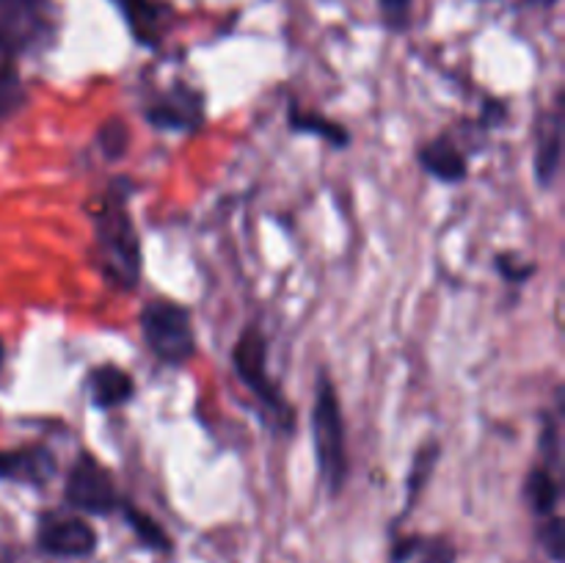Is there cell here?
<instances>
[{"instance_id":"obj_1","label":"cell","mask_w":565,"mask_h":563,"mask_svg":"<svg viewBox=\"0 0 565 563\" xmlns=\"http://www.w3.org/2000/svg\"><path fill=\"white\" fill-rule=\"evenodd\" d=\"M130 180H116L94 213V259L99 274L121 290L141 282V241L130 215Z\"/></svg>"},{"instance_id":"obj_2","label":"cell","mask_w":565,"mask_h":563,"mask_svg":"<svg viewBox=\"0 0 565 563\" xmlns=\"http://www.w3.org/2000/svg\"><path fill=\"white\" fill-rule=\"evenodd\" d=\"M312 445L318 458V475L323 480L326 491L331 497L340 495L348 484V439H345V417H342L337 386L326 370L318 373L315 384V406H312Z\"/></svg>"},{"instance_id":"obj_3","label":"cell","mask_w":565,"mask_h":563,"mask_svg":"<svg viewBox=\"0 0 565 563\" xmlns=\"http://www.w3.org/2000/svg\"><path fill=\"white\" fill-rule=\"evenodd\" d=\"M232 364H235L237 379L243 381V386L252 392L254 401L265 412V423L274 431L290 434L296 428V414L281 395L279 384L268 375V340L257 323H248L241 331L235 348H232Z\"/></svg>"},{"instance_id":"obj_4","label":"cell","mask_w":565,"mask_h":563,"mask_svg":"<svg viewBox=\"0 0 565 563\" xmlns=\"http://www.w3.org/2000/svg\"><path fill=\"white\" fill-rule=\"evenodd\" d=\"M141 337L149 353L171 368H182L196 353L191 309L169 298H154L141 309Z\"/></svg>"},{"instance_id":"obj_5","label":"cell","mask_w":565,"mask_h":563,"mask_svg":"<svg viewBox=\"0 0 565 563\" xmlns=\"http://www.w3.org/2000/svg\"><path fill=\"white\" fill-rule=\"evenodd\" d=\"M64 500L70 508L81 513H92V517H110V513H119L121 506H125L114 484V475L92 453H81L72 464L70 475H66Z\"/></svg>"},{"instance_id":"obj_6","label":"cell","mask_w":565,"mask_h":563,"mask_svg":"<svg viewBox=\"0 0 565 563\" xmlns=\"http://www.w3.org/2000/svg\"><path fill=\"white\" fill-rule=\"evenodd\" d=\"M0 36L14 53L42 47L53 36V6L50 0H0Z\"/></svg>"},{"instance_id":"obj_7","label":"cell","mask_w":565,"mask_h":563,"mask_svg":"<svg viewBox=\"0 0 565 563\" xmlns=\"http://www.w3.org/2000/svg\"><path fill=\"white\" fill-rule=\"evenodd\" d=\"M143 116L158 130L193 132L204 125V97L188 83H177L169 92L158 94Z\"/></svg>"},{"instance_id":"obj_8","label":"cell","mask_w":565,"mask_h":563,"mask_svg":"<svg viewBox=\"0 0 565 563\" xmlns=\"http://www.w3.org/2000/svg\"><path fill=\"white\" fill-rule=\"evenodd\" d=\"M36 541L53 557H88L97 550V530L81 517H44Z\"/></svg>"},{"instance_id":"obj_9","label":"cell","mask_w":565,"mask_h":563,"mask_svg":"<svg viewBox=\"0 0 565 563\" xmlns=\"http://www.w3.org/2000/svg\"><path fill=\"white\" fill-rule=\"evenodd\" d=\"M58 472L55 453L44 445H25L0 453V478L11 484L47 486Z\"/></svg>"},{"instance_id":"obj_10","label":"cell","mask_w":565,"mask_h":563,"mask_svg":"<svg viewBox=\"0 0 565 563\" xmlns=\"http://www.w3.org/2000/svg\"><path fill=\"white\" fill-rule=\"evenodd\" d=\"M563 166V105L557 94V105L544 114L535 138V180L541 188L555 185Z\"/></svg>"},{"instance_id":"obj_11","label":"cell","mask_w":565,"mask_h":563,"mask_svg":"<svg viewBox=\"0 0 565 563\" xmlns=\"http://www.w3.org/2000/svg\"><path fill=\"white\" fill-rule=\"evenodd\" d=\"M88 395H92L94 408L99 412H114L125 406L136 395V379L119 364H97L88 373Z\"/></svg>"},{"instance_id":"obj_12","label":"cell","mask_w":565,"mask_h":563,"mask_svg":"<svg viewBox=\"0 0 565 563\" xmlns=\"http://www.w3.org/2000/svg\"><path fill=\"white\" fill-rule=\"evenodd\" d=\"M114 3L119 6L136 42L143 47H158L166 31V20H169V6L160 0H114Z\"/></svg>"},{"instance_id":"obj_13","label":"cell","mask_w":565,"mask_h":563,"mask_svg":"<svg viewBox=\"0 0 565 563\" xmlns=\"http://www.w3.org/2000/svg\"><path fill=\"white\" fill-rule=\"evenodd\" d=\"M419 166H423L434 180L447 182V185L463 182L469 177L467 155L461 152V147H458L450 136H439L434 138V141L425 144V147L419 149Z\"/></svg>"},{"instance_id":"obj_14","label":"cell","mask_w":565,"mask_h":563,"mask_svg":"<svg viewBox=\"0 0 565 563\" xmlns=\"http://www.w3.org/2000/svg\"><path fill=\"white\" fill-rule=\"evenodd\" d=\"M524 500L539 517H552L557 511V502H561V484L555 478V469L544 467V464L530 469L527 484H524Z\"/></svg>"},{"instance_id":"obj_15","label":"cell","mask_w":565,"mask_h":563,"mask_svg":"<svg viewBox=\"0 0 565 563\" xmlns=\"http://www.w3.org/2000/svg\"><path fill=\"white\" fill-rule=\"evenodd\" d=\"M290 127L296 132H303V136L323 138V141H329L331 147H337V149H342L351 144V132H348L345 127L337 125V121H331V119H326L323 114L303 110L298 103L290 105Z\"/></svg>"},{"instance_id":"obj_16","label":"cell","mask_w":565,"mask_h":563,"mask_svg":"<svg viewBox=\"0 0 565 563\" xmlns=\"http://www.w3.org/2000/svg\"><path fill=\"white\" fill-rule=\"evenodd\" d=\"M25 99L20 72H17V53L3 36H0V119L14 114Z\"/></svg>"},{"instance_id":"obj_17","label":"cell","mask_w":565,"mask_h":563,"mask_svg":"<svg viewBox=\"0 0 565 563\" xmlns=\"http://www.w3.org/2000/svg\"><path fill=\"white\" fill-rule=\"evenodd\" d=\"M119 513L125 517V522L130 524V530L138 535V541H141L143 546H149V550L154 552L171 550V539L163 533V528H160L152 517H147V513H141L138 508H132L130 502H125Z\"/></svg>"},{"instance_id":"obj_18","label":"cell","mask_w":565,"mask_h":563,"mask_svg":"<svg viewBox=\"0 0 565 563\" xmlns=\"http://www.w3.org/2000/svg\"><path fill=\"white\" fill-rule=\"evenodd\" d=\"M439 442H428L417 450V456L412 458V472H408V508L417 502V497L423 495V489L428 486L430 475H434L436 464H439Z\"/></svg>"},{"instance_id":"obj_19","label":"cell","mask_w":565,"mask_h":563,"mask_svg":"<svg viewBox=\"0 0 565 563\" xmlns=\"http://www.w3.org/2000/svg\"><path fill=\"white\" fill-rule=\"evenodd\" d=\"M99 152L108 160H119L127 152V144H130V130L121 119H108L105 125H99L97 132Z\"/></svg>"},{"instance_id":"obj_20","label":"cell","mask_w":565,"mask_h":563,"mask_svg":"<svg viewBox=\"0 0 565 563\" xmlns=\"http://www.w3.org/2000/svg\"><path fill=\"white\" fill-rule=\"evenodd\" d=\"M539 544L544 546V552L555 563L565 561V528H563V519L557 517V513L544 517V524L539 528Z\"/></svg>"},{"instance_id":"obj_21","label":"cell","mask_w":565,"mask_h":563,"mask_svg":"<svg viewBox=\"0 0 565 563\" xmlns=\"http://www.w3.org/2000/svg\"><path fill=\"white\" fill-rule=\"evenodd\" d=\"M456 546L447 539H423L417 555L419 563H456Z\"/></svg>"},{"instance_id":"obj_22","label":"cell","mask_w":565,"mask_h":563,"mask_svg":"<svg viewBox=\"0 0 565 563\" xmlns=\"http://www.w3.org/2000/svg\"><path fill=\"white\" fill-rule=\"evenodd\" d=\"M497 270H500L508 282L519 285V282H527L530 276L535 274V265L522 263V259L511 257V254H497Z\"/></svg>"},{"instance_id":"obj_23","label":"cell","mask_w":565,"mask_h":563,"mask_svg":"<svg viewBox=\"0 0 565 563\" xmlns=\"http://www.w3.org/2000/svg\"><path fill=\"white\" fill-rule=\"evenodd\" d=\"M386 22L392 28H403L408 22V11H412V0H381Z\"/></svg>"},{"instance_id":"obj_24","label":"cell","mask_w":565,"mask_h":563,"mask_svg":"<svg viewBox=\"0 0 565 563\" xmlns=\"http://www.w3.org/2000/svg\"><path fill=\"white\" fill-rule=\"evenodd\" d=\"M505 116H508V105L505 103H497V99H489V103H486V108H483L486 125H500Z\"/></svg>"},{"instance_id":"obj_25","label":"cell","mask_w":565,"mask_h":563,"mask_svg":"<svg viewBox=\"0 0 565 563\" xmlns=\"http://www.w3.org/2000/svg\"><path fill=\"white\" fill-rule=\"evenodd\" d=\"M0 563H14V557H11V552L6 546H0Z\"/></svg>"},{"instance_id":"obj_26","label":"cell","mask_w":565,"mask_h":563,"mask_svg":"<svg viewBox=\"0 0 565 563\" xmlns=\"http://www.w3.org/2000/svg\"><path fill=\"white\" fill-rule=\"evenodd\" d=\"M3 362H6V346L3 340H0V368H3Z\"/></svg>"}]
</instances>
